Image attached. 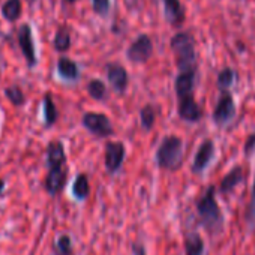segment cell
Segmentation results:
<instances>
[{
	"instance_id": "7402d4cb",
	"label": "cell",
	"mask_w": 255,
	"mask_h": 255,
	"mask_svg": "<svg viewBox=\"0 0 255 255\" xmlns=\"http://www.w3.org/2000/svg\"><path fill=\"white\" fill-rule=\"evenodd\" d=\"M140 117H141V126L146 131H150L155 125V120H156V111L152 105H146V107H143Z\"/></svg>"
},
{
	"instance_id": "f1b7e54d",
	"label": "cell",
	"mask_w": 255,
	"mask_h": 255,
	"mask_svg": "<svg viewBox=\"0 0 255 255\" xmlns=\"http://www.w3.org/2000/svg\"><path fill=\"white\" fill-rule=\"evenodd\" d=\"M93 11L99 15H105L110 9V0H92Z\"/></svg>"
},
{
	"instance_id": "ba28073f",
	"label": "cell",
	"mask_w": 255,
	"mask_h": 255,
	"mask_svg": "<svg viewBox=\"0 0 255 255\" xmlns=\"http://www.w3.org/2000/svg\"><path fill=\"white\" fill-rule=\"evenodd\" d=\"M213 155H215V146H213V141L212 140H206L203 141V144L200 146L197 155H195V159H194V164H192V171L200 174L203 173L207 165L210 164V161L213 159Z\"/></svg>"
},
{
	"instance_id": "f546056e",
	"label": "cell",
	"mask_w": 255,
	"mask_h": 255,
	"mask_svg": "<svg viewBox=\"0 0 255 255\" xmlns=\"http://www.w3.org/2000/svg\"><path fill=\"white\" fill-rule=\"evenodd\" d=\"M254 149H255V134H252V135L246 140V143H245V153L249 155Z\"/></svg>"
},
{
	"instance_id": "8992f818",
	"label": "cell",
	"mask_w": 255,
	"mask_h": 255,
	"mask_svg": "<svg viewBox=\"0 0 255 255\" xmlns=\"http://www.w3.org/2000/svg\"><path fill=\"white\" fill-rule=\"evenodd\" d=\"M125 159V146L120 141H111L105 146V168L114 174L120 170Z\"/></svg>"
},
{
	"instance_id": "484cf974",
	"label": "cell",
	"mask_w": 255,
	"mask_h": 255,
	"mask_svg": "<svg viewBox=\"0 0 255 255\" xmlns=\"http://www.w3.org/2000/svg\"><path fill=\"white\" fill-rule=\"evenodd\" d=\"M44 110H45V122L48 126H51L57 119V111H56V105L50 95H47L44 99Z\"/></svg>"
},
{
	"instance_id": "5bb4252c",
	"label": "cell",
	"mask_w": 255,
	"mask_h": 255,
	"mask_svg": "<svg viewBox=\"0 0 255 255\" xmlns=\"http://www.w3.org/2000/svg\"><path fill=\"white\" fill-rule=\"evenodd\" d=\"M195 83V71H183L176 78V93L179 99L191 96Z\"/></svg>"
},
{
	"instance_id": "d6a6232c",
	"label": "cell",
	"mask_w": 255,
	"mask_h": 255,
	"mask_svg": "<svg viewBox=\"0 0 255 255\" xmlns=\"http://www.w3.org/2000/svg\"><path fill=\"white\" fill-rule=\"evenodd\" d=\"M63 2H66V3H74V2H77V0H63Z\"/></svg>"
},
{
	"instance_id": "ffe728a7",
	"label": "cell",
	"mask_w": 255,
	"mask_h": 255,
	"mask_svg": "<svg viewBox=\"0 0 255 255\" xmlns=\"http://www.w3.org/2000/svg\"><path fill=\"white\" fill-rule=\"evenodd\" d=\"M3 17L9 21H15L21 12V2L20 0H8L3 5Z\"/></svg>"
},
{
	"instance_id": "e0dca14e",
	"label": "cell",
	"mask_w": 255,
	"mask_h": 255,
	"mask_svg": "<svg viewBox=\"0 0 255 255\" xmlns=\"http://www.w3.org/2000/svg\"><path fill=\"white\" fill-rule=\"evenodd\" d=\"M204 240L200 234L192 233L185 237V255H203Z\"/></svg>"
},
{
	"instance_id": "2e32d148",
	"label": "cell",
	"mask_w": 255,
	"mask_h": 255,
	"mask_svg": "<svg viewBox=\"0 0 255 255\" xmlns=\"http://www.w3.org/2000/svg\"><path fill=\"white\" fill-rule=\"evenodd\" d=\"M242 180H243V168H242V167H234V168L222 179V182H221V185H219V191H221L222 194H228V192H231L239 183H242Z\"/></svg>"
},
{
	"instance_id": "3957f363",
	"label": "cell",
	"mask_w": 255,
	"mask_h": 255,
	"mask_svg": "<svg viewBox=\"0 0 255 255\" xmlns=\"http://www.w3.org/2000/svg\"><path fill=\"white\" fill-rule=\"evenodd\" d=\"M171 48L176 54L180 72L195 71V42L189 33H177L171 39Z\"/></svg>"
},
{
	"instance_id": "603a6c76",
	"label": "cell",
	"mask_w": 255,
	"mask_h": 255,
	"mask_svg": "<svg viewBox=\"0 0 255 255\" xmlns=\"http://www.w3.org/2000/svg\"><path fill=\"white\" fill-rule=\"evenodd\" d=\"M54 252L56 255H71L72 252V242L68 234H62L56 243H54Z\"/></svg>"
},
{
	"instance_id": "44dd1931",
	"label": "cell",
	"mask_w": 255,
	"mask_h": 255,
	"mask_svg": "<svg viewBox=\"0 0 255 255\" xmlns=\"http://www.w3.org/2000/svg\"><path fill=\"white\" fill-rule=\"evenodd\" d=\"M54 47L57 51H66L71 47V35L66 27H60L54 38Z\"/></svg>"
},
{
	"instance_id": "52a82bcc",
	"label": "cell",
	"mask_w": 255,
	"mask_h": 255,
	"mask_svg": "<svg viewBox=\"0 0 255 255\" xmlns=\"http://www.w3.org/2000/svg\"><path fill=\"white\" fill-rule=\"evenodd\" d=\"M234 113H236V105H234L233 96L230 93L222 92V96H221V99L216 104V108L213 111V120L218 125H224L233 119Z\"/></svg>"
},
{
	"instance_id": "4dcf8cb0",
	"label": "cell",
	"mask_w": 255,
	"mask_h": 255,
	"mask_svg": "<svg viewBox=\"0 0 255 255\" xmlns=\"http://www.w3.org/2000/svg\"><path fill=\"white\" fill-rule=\"evenodd\" d=\"M132 255H147L144 245H141V243H134V245H132Z\"/></svg>"
},
{
	"instance_id": "ac0fdd59",
	"label": "cell",
	"mask_w": 255,
	"mask_h": 255,
	"mask_svg": "<svg viewBox=\"0 0 255 255\" xmlns=\"http://www.w3.org/2000/svg\"><path fill=\"white\" fill-rule=\"evenodd\" d=\"M57 71H59L60 77H63V78H66V80H77V78H78V68H77L75 62H72V60L68 59V57L59 59Z\"/></svg>"
},
{
	"instance_id": "6da1fadb",
	"label": "cell",
	"mask_w": 255,
	"mask_h": 255,
	"mask_svg": "<svg viewBox=\"0 0 255 255\" xmlns=\"http://www.w3.org/2000/svg\"><path fill=\"white\" fill-rule=\"evenodd\" d=\"M197 212H198L201 225L210 234H216V233L222 231L224 216H222L219 204L215 200V186H209V189L204 192V195L198 200Z\"/></svg>"
},
{
	"instance_id": "1f68e13d",
	"label": "cell",
	"mask_w": 255,
	"mask_h": 255,
	"mask_svg": "<svg viewBox=\"0 0 255 255\" xmlns=\"http://www.w3.org/2000/svg\"><path fill=\"white\" fill-rule=\"evenodd\" d=\"M3 188H5V183H3V180H0V194H2Z\"/></svg>"
},
{
	"instance_id": "30bf717a",
	"label": "cell",
	"mask_w": 255,
	"mask_h": 255,
	"mask_svg": "<svg viewBox=\"0 0 255 255\" xmlns=\"http://www.w3.org/2000/svg\"><path fill=\"white\" fill-rule=\"evenodd\" d=\"M18 44L23 50V54L26 56V59L29 62V66H33L36 63L35 45H33V39H32V30L27 24H23L18 32Z\"/></svg>"
},
{
	"instance_id": "83f0119b",
	"label": "cell",
	"mask_w": 255,
	"mask_h": 255,
	"mask_svg": "<svg viewBox=\"0 0 255 255\" xmlns=\"http://www.w3.org/2000/svg\"><path fill=\"white\" fill-rule=\"evenodd\" d=\"M246 221L251 228H255V180H254V188H252V200L246 212Z\"/></svg>"
},
{
	"instance_id": "d6986e66",
	"label": "cell",
	"mask_w": 255,
	"mask_h": 255,
	"mask_svg": "<svg viewBox=\"0 0 255 255\" xmlns=\"http://www.w3.org/2000/svg\"><path fill=\"white\" fill-rule=\"evenodd\" d=\"M89 192H90V185H89V179L86 174H78L75 182H74V186H72V194L77 200H84L89 197Z\"/></svg>"
},
{
	"instance_id": "cb8c5ba5",
	"label": "cell",
	"mask_w": 255,
	"mask_h": 255,
	"mask_svg": "<svg viewBox=\"0 0 255 255\" xmlns=\"http://www.w3.org/2000/svg\"><path fill=\"white\" fill-rule=\"evenodd\" d=\"M234 78H236V75H234V71H233V69H230V68L222 69V71L219 72V75H218V87H219L222 92H225L227 89H230V87L233 86Z\"/></svg>"
},
{
	"instance_id": "9a60e30c",
	"label": "cell",
	"mask_w": 255,
	"mask_h": 255,
	"mask_svg": "<svg viewBox=\"0 0 255 255\" xmlns=\"http://www.w3.org/2000/svg\"><path fill=\"white\" fill-rule=\"evenodd\" d=\"M47 162H48L50 168H53V167H63L65 165L66 156H65V149H63L62 143H59V141L50 143L48 150H47Z\"/></svg>"
},
{
	"instance_id": "4fadbf2b",
	"label": "cell",
	"mask_w": 255,
	"mask_h": 255,
	"mask_svg": "<svg viewBox=\"0 0 255 255\" xmlns=\"http://www.w3.org/2000/svg\"><path fill=\"white\" fill-rule=\"evenodd\" d=\"M165 18L173 26H180L185 21V11L179 0H164Z\"/></svg>"
},
{
	"instance_id": "d4e9b609",
	"label": "cell",
	"mask_w": 255,
	"mask_h": 255,
	"mask_svg": "<svg viewBox=\"0 0 255 255\" xmlns=\"http://www.w3.org/2000/svg\"><path fill=\"white\" fill-rule=\"evenodd\" d=\"M87 92L93 99H104L107 95V87L101 80H92L87 86Z\"/></svg>"
},
{
	"instance_id": "5b68a950",
	"label": "cell",
	"mask_w": 255,
	"mask_h": 255,
	"mask_svg": "<svg viewBox=\"0 0 255 255\" xmlns=\"http://www.w3.org/2000/svg\"><path fill=\"white\" fill-rule=\"evenodd\" d=\"M152 53H153L152 39L147 35H141L131 44L126 56L134 63H144L150 59Z\"/></svg>"
},
{
	"instance_id": "7a4b0ae2",
	"label": "cell",
	"mask_w": 255,
	"mask_h": 255,
	"mask_svg": "<svg viewBox=\"0 0 255 255\" xmlns=\"http://www.w3.org/2000/svg\"><path fill=\"white\" fill-rule=\"evenodd\" d=\"M183 161V143L179 137L170 135L162 140L158 152H156V162L164 170L176 171L180 168Z\"/></svg>"
},
{
	"instance_id": "9c48e42d",
	"label": "cell",
	"mask_w": 255,
	"mask_h": 255,
	"mask_svg": "<svg viewBox=\"0 0 255 255\" xmlns=\"http://www.w3.org/2000/svg\"><path fill=\"white\" fill-rule=\"evenodd\" d=\"M66 183V170L63 167H53L50 168V173L45 179V189L48 194L56 195L59 194Z\"/></svg>"
},
{
	"instance_id": "4316f807",
	"label": "cell",
	"mask_w": 255,
	"mask_h": 255,
	"mask_svg": "<svg viewBox=\"0 0 255 255\" xmlns=\"http://www.w3.org/2000/svg\"><path fill=\"white\" fill-rule=\"evenodd\" d=\"M5 95H6L8 99H9L12 104H15V105H20V104H23V101H24L23 92H21V89H20L18 86L8 87V89L5 90Z\"/></svg>"
},
{
	"instance_id": "7c38bea8",
	"label": "cell",
	"mask_w": 255,
	"mask_h": 255,
	"mask_svg": "<svg viewBox=\"0 0 255 255\" xmlns=\"http://www.w3.org/2000/svg\"><path fill=\"white\" fill-rule=\"evenodd\" d=\"M107 77H108V81L111 84V87L122 93L126 86H128V74H126V69L120 65H108L107 66Z\"/></svg>"
},
{
	"instance_id": "8fae6325",
	"label": "cell",
	"mask_w": 255,
	"mask_h": 255,
	"mask_svg": "<svg viewBox=\"0 0 255 255\" xmlns=\"http://www.w3.org/2000/svg\"><path fill=\"white\" fill-rule=\"evenodd\" d=\"M179 116L186 122H197L201 119V110L192 95L179 99Z\"/></svg>"
},
{
	"instance_id": "277c9868",
	"label": "cell",
	"mask_w": 255,
	"mask_h": 255,
	"mask_svg": "<svg viewBox=\"0 0 255 255\" xmlns=\"http://www.w3.org/2000/svg\"><path fill=\"white\" fill-rule=\"evenodd\" d=\"M83 125L98 137H108L113 134V126L110 119L101 113H86L83 117Z\"/></svg>"
}]
</instances>
